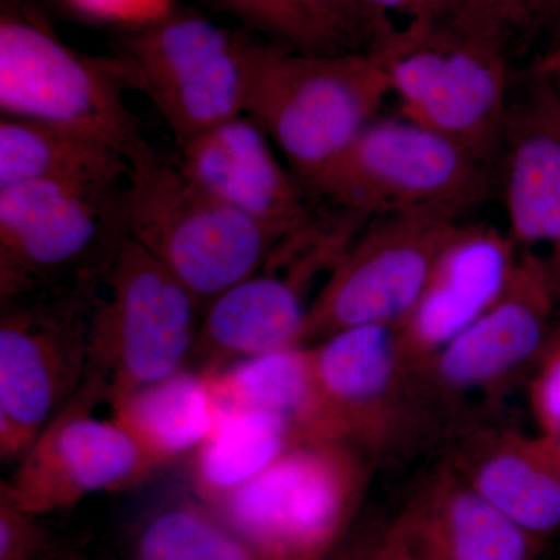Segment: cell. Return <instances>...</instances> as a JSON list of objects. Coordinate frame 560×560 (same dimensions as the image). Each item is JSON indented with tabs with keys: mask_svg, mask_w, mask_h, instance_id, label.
I'll return each mask as SVG.
<instances>
[{
	"mask_svg": "<svg viewBox=\"0 0 560 560\" xmlns=\"http://www.w3.org/2000/svg\"><path fill=\"white\" fill-rule=\"evenodd\" d=\"M125 158L128 237L164 265L202 307L270 267L280 249L293 243L217 200L178 161L145 139Z\"/></svg>",
	"mask_w": 560,
	"mask_h": 560,
	"instance_id": "cell-1",
	"label": "cell"
},
{
	"mask_svg": "<svg viewBox=\"0 0 560 560\" xmlns=\"http://www.w3.org/2000/svg\"><path fill=\"white\" fill-rule=\"evenodd\" d=\"M389 92L374 51L312 54L254 39L245 116L307 180L371 124Z\"/></svg>",
	"mask_w": 560,
	"mask_h": 560,
	"instance_id": "cell-2",
	"label": "cell"
},
{
	"mask_svg": "<svg viewBox=\"0 0 560 560\" xmlns=\"http://www.w3.org/2000/svg\"><path fill=\"white\" fill-rule=\"evenodd\" d=\"M124 186L0 187V300L95 296L128 241Z\"/></svg>",
	"mask_w": 560,
	"mask_h": 560,
	"instance_id": "cell-3",
	"label": "cell"
},
{
	"mask_svg": "<svg viewBox=\"0 0 560 560\" xmlns=\"http://www.w3.org/2000/svg\"><path fill=\"white\" fill-rule=\"evenodd\" d=\"M254 39L173 5L127 25L110 57L128 91L145 95L176 143L245 114Z\"/></svg>",
	"mask_w": 560,
	"mask_h": 560,
	"instance_id": "cell-4",
	"label": "cell"
},
{
	"mask_svg": "<svg viewBox=\"0 0 560 560\" xmlns=\"http://www.w3.org/2000/svg\"><path fill=\"white\" fill-rule=\"evenodd\" d=\"M366 485L355 445L302 442L209 508L260 560H324L345 536Z\"/></svg>",
	"mask_w": 560,
	"mask_h": 560,
	"instance_id": "cell-5",
	"label": "cell"
},
{
	"mask_svg": "<svg viewBox=\"0 0 560 560\" xmlns=\"http://www.w3.org/2000/svg\"><path fill=\"white\" fill-rule=\"evenodd\" d=\"M405 120L488 165L500 150L510 109L504 49L448 24H412L371 47Z\"/></svg>",
	"mask_w": 560,
	"mask_h": 560,
	"instance_id": "cell-6",
	"label": "cell"
},
{
	"mask_svg": "<svg viewBox=\"0 0 560 560\" xmlns=\"http://www.w3.org/2000/svg\"><path fill=\"white\" fill-rule=\"evenodd\" d=\"M205 307L130 237L92 305L84 383L106 405L189 364Z\"/></svg>",
	"mask_w": 560,
	"mask_h": 560,
	"instance_id": "cell-7",
	"label": "cell"
},
{
	"mask_svg": "<svg viewBox=\"0 0 560 560\" xmlns=\"http://www.w3.org/2000/svg\"><path fill=\"white\" fill-rule=\"evenodd\" d=\"M127 92L110 55L73 49L28 0H2V117L72 128L127 154L143 139Z\"/></svg>",
	"mask_w": 560,
	"mask_h": 560,
	"instance_id": "cell-8",
	"label": "cell"
},
{
	"mask_svg": "<svg viewBox=\"0 0 560 560\" xmlns=\"http://www.w3.org/2000/svg\"><path fill=\"white\" fill-rule=\"evenodd\" d=\"M305 183L361 219L418 210L460 215L481 205L490 191L486 164L452 140L405 119L371 121Z\"/></svg>",
	"mask_w": 560,
	"mask_h": 560,
	"instance_id": "cell-9",
	"label": "cell"
},
{
	"mask_svg": "<svg viewBox=\"0 0 560 560\" xmlns=\"http://www.w3.org/2000/svg\"><path fill=\"white\" fill-rule=\"evenodd\" d=\"M459 217L445 210L383 217L350 242L312 301L304 346L350 327L397 326L463 230Z\"/></svg>",
	"mask_w": 560,
	"mask_h": 560,
	"instance_id": "cell-10",
	"label": "cell"
},
{
	"mask_svg": "<svg viewBox=\"0 0 560 560\" xmlns=\"http://www.w3.org/2000/svg\"><path fill=\"white\" fill-rule=\"evenodd\" d=\"M95 296L0 300L2 463L20 460L83 385Z\"/></svg>",
	"mask_w": 560,
	"mask_h": 560,
	"instance_id": "cell-11",
	"label": "cell"
},
{
	"mask_svg": "<svg viewBox=\"0 0 560 560\" xmlns=\"http://www.w3.org/2000/svg\"><path fill=\"white\" fill-rule=\"evenodd\" d=\"M102 405L105 397L83 383L18 460L13 477L0 482L22 511L38 517L68 510L95 493L143 485L164 467L110 412L101 418Z\"/></svg>",
	"mask_w": 560,
	"mask_h": 560,
	"instance_id": "cell-12",
	"label": "cell"
},
{
	"mask_svg": "<svg viewBox=\"0 0 560 560\" xmlns=\"http://www.w3.org/2000/svg\"><path fill=\"white\" fill-rule=\"evenodd\" d=\"M361 220L345 212L334 226L320 228L311 241L209 302L187 368L213 371L232 361L304 346L313 280L330 271Z\"/></svg>",
	"mask_w": 560,
	"mask_h": 560,
	"instance_id": "cell-13",
	"label": "cell"
},
{
	"mask_svg": "<svg viewBox=\"0 0 560 560\" xmlns=\"http://www.w3.org/2000/svg\"><path fill=\"white\" fill-rule=\"evenodd\" d=\"M559 298L547 259L521 250L500 296L425 364L423 375L445 390L474 393L536 366L550 340Z\"/></svg>",
	"mask_w": 560,
	"mask_h": 560,
	"instance_id": "cell-14",
	"label": "cell"
},
{
	"mask_svg": "<svg viewBox=\"0 0 560 560\" xmlns=\"http://www.w3.org/2000/svg\"><path fill=\"white\" fill-rule=\"evenodd\" d=\"M184 173L217 200L289 242L318 230L304 194L276 158L270 139L248 116L209 128L178 147Z\"/></svg>",
	"mask_w": 560,
	"mask_h": 560,
	"instance_id": "cell-15",
	"label": "cell"
},
{
	"mask_svg": "<svg viewBox=\"0 0 560 560\" xmlns=\"http://www.w3.org/2000/svg\"><path fill=\"white\" fill-rule=\"evenodd\" d=\"M523 86L511 98L500 147L508 235L517 248L547 246L560 293V94L530 72Z\"/></svg>",
	"mask_w": 560,
	"mask_h": 560,
	"instance_id": "cell-16",
	"label": "cell"
},
{
	"mask_svg": "<svg viewBox=\"0 0 560 560\" xmlns=\"http://www.w3.org/2000/svg\"><path fill=\"white\" fill-rule=\"evenodd\" d=\"M320 393L340 440L360 448L399 427L411 375L396 326L350 327L311 345Z\"/></svg>",
	"mask_w": 560,
	"mask_h": 560,
	"instance_id": "cell-17",
	"label": "cell"
},
{
	"mask_svg": "<svg viewBox=\"0 0 560 560\" xmlns=\"http://www.w3.org/2000/svg\"><path fill=\"white\" fill-rule=\"evenodd\" d=\"M510 235L464 224L444 250L418 304L397 324L405 355L423 370L500 296L517 260Z\"/></svg>",
	"mask_w": 560,
	"mask_h": 560,
	"instance_id": "cell-18",
	"label": "cell"
},
{
	"mask_svg": "<svg viewBox=\"0 0 560 560\" xmlns=\"http://www.w3.org/2000/svg\"><path fill=\"white\" fill-rule=\"evenodd\" d=\"M386 537L436 560H536L545 547V539L497 510L455 467L419 490Z\"/></svg>",
	"mask_w": 560,
	"mask_h": 560,
	"instance_id": "cell-19",
	"label": "cell"
},
{
	"mask_svg": "<svg viewBox=\"0 0 560 560\" xmlns=\"http://www.w3.org/2000/svg\"><path fill=\"white\" fill-rule=\"evenodd\" d=\"M455 469L521 528L540 539L560 530V466L536 436L482 434Z\"/></svg>",
	"mask_w": 560,
	"mask_h": 560,
	"instance_id": "cell-20",
	"label": "cell"
},
{
	"mask_svg": "<svg viewBox=\"0 0 560 560\" xmlns=\"http://www.w3.org/2000/svg\"><path fill=\"white\" fill-rule=\"evenodd\" d=\"M208 372L219 407L270 412L305 442L341 441L320 393L311 346L232 361Z\"/></svg>",
	"mask_w": 560,
	"mask_h": 560,
	"instance_id": "cell-21",
	"label": "cell"
},
{
	"mask_svg": "<svg viewBox=\"0 0 560 560\" xmlns=\"http://www.w3.org/2000/svg\"><path fill=\"white\" fill-rule=\"evenodd\" d=\"M127 175L125 154L101 139L46 121L0 120V187L33 180L121 186Z\"/></svg>",
	"mask_w": 560,
	"mask_h": 560,
	"instance_id": "cell-22",
	"label": "cell"
},
{
	"mask_svg": "<svg viewBox=\"0 0 560 560\" xmlns=\"http://www.w3.org/2000/svg\"><path fill=\"white\" fill-rule=\"evenodd\" d=\"M109 411L165 467L200 447L220 407L208 372L184 368L132 390L110 404Z\"/></svg>",
	"mask_w": 560,
	"mask_h": 560,
	"instance_id": "cell-23",
	"label": "cell"
},
{
	"mask_svg": "<svg viewBox=\"0 0 560 560\" xmlns=\"http://www.w3.org/2000/svg\"><path fill=\"white\" fill-rule=\"evenodd\" d=\"M302 442L289 422L270 412L220 407L209 436L190 455L191 492L212 506Z\"/></svg>",
	"mask_w": 560,
	"mask_h": 560,
	"instance_id": "cell-24",
	"label": "cell"
},
{
	"mask_svg": "<svg viewBox=\"0 0 560 560\" xmlns=\"http://www.w3.org/2000/svg\"><path fill=\"white\" fill-rule=\"evenodd\" d=\"M127 550L128 560H260L200 500L151 511L136 525Z\"/></svg>",
	"mask_w": 560,
	"mask_h": 560,
	"instance_id": "cell-25",
	"label": "cell"
},
{
	"mask_svg": "<svg viewBox=\"0 0 560 560\" xmlns=\"http://www.w3.org/2000/svg\"><path fill=\"white\" fill-rule=\"evenodd\" d=\"M223 9L283 46L312 54L338 51V40L316 21L304 0H217Z\"/></svg>",
	"mask_w": 560,
	"mask_h": 560,
	"instance_id": "cell-26",
	"label": "cell"
},
{
	"mask_svg": "<svg viewBox=\"0 0 560 560\" xmlns=\"http://www.w3.org/2000/svg\"><path fill=\"white\" fill-rule=\"evenodd\" d=\"M560 0H463L447 22L474 39L506 47L517 33L550 27Z\"/></svg>",
	"mask_w": 560,
	"mask_h": 560,
	"instance_id": "cell-27",
	"label": "cell"
},
{
	"mask_svg": "<svg viewBox=\"0 0 560 560\" xmlns=\"http://www.w3.org/2000/svg\"><path fill=\"white\" fill-rule=\"evenodd\" d=\"M529 405L537 425V441L560 466V319L534 366Z\"/></svg>",
	"mask_w": 560,
	"mask_h": 560,
	"instance_id": "cell-28",
	"label": "cell"
},
{
	"mask_svg": "<svg viewBox=\"0 0 560 560\" xmlns=\"http://www.w3.org/2000/svg\"><path fill=\"white\" fill-rule=\"evenodd\" d=\"M463 0H359L364 35L370 36L371 47L412 24H447ZM400 28V31H401Z\"/></svg>",
	"mask_w": 560,
	"mask_h": 560,
	"instance_id": "cell-29",
	"label": "cell"
},
{
	"mask_svg": "<svg viewBox=\"0 0 560 560\" xmlns=\"http://www.w3.org/2000/svg\"><path fill=\"white\" fill-rule=\"evenodd\" d=\"M36 515L22 511L0 490V560H49L46 534L35 522Z\"/></svg>",
	"mask_w": 560,
	"mask_h": 560,
	"instance_id": "cell-30",
	"label": "cell"
},
{
	"mask_svg": "<svg viewBox=\"0 0 560 560\" xmlns=\"http://www.w3.org/2000/svg\"><path fill=\"white\" fill-rule=\"evenodd\" d=\"M65 2L95 20L119 22L124 27L160 16L173 5L172 0H65Z\"/></svg>",
	"mask_w": 560,
	"mask_h": 560,
	"instance_id": "cell-31",
	"label": "cell"
},
{
	"mask_svg": "<svg viewBox=\"0 0 560 560\" xmlns=\"http://www.w3.org/2000/svg\"><path fill=\"white\" fill-rule=\"evenodd\" d=\"M316 21L342 46L363 33L359 0H304Z\"/></svg>",
	"mask_w": 560,
	"mask_h": 560,
	"instance_id": "cell-32",
	"label": "cell"
},
{
	"mask_svg": "<svg viewBox=\"0 0 560 560\" xmlns=\"http://www.w3.org/2000/svg\"><path fill=\"white\" fill-rule=\"evenodd\" d=\"M530 73L560 81V38L552 40L551 46L536 58L530 66Z\"/></svg>",
	"mask_w": 560,
	"mask_h": 560,
	"instance_id": "cell-33",
	"label": "cell"
},
{
	"mask_svg": "<svg viewBox=\"0 0 560 560\" xmlns=\"http://www.w3.org/2000/svg\"><path fill=\"white\" fill-rule=\"evenodd\" d=\"M375 560H436L425 558V556L416 555L407 548L400 547L399 544L385 537L383 540L382 548L378 550Z\"/></svg>",
	"mask_w": 560,
	"mask_h": 560,
	"instance_id": "cell-34",
	"label": "cell"
},
{
	"mask_svg": "<svg viewBox=\"0 0 560 560\" xmlns=\"http://www.w3.org/2000/svg\"><path fill=\"white\" fill-rule=\"evenodd\" d=\"M548 31L551 32L552 40L560 38V3L558 11H556L555 18H552L550 27H548Z\"/></svg>",
	"mask_w": 560,
	"mask_h": 560,
	"instance_id": "cell-35",
	"label": "cell"
},
{
	"mask_svg": "<svg viewBox=\"0 0 560 560\" xmlns=\"http://www.w3.org/2000/svg\"><path fill=\"white\" fill-rule=\"evenodd\" d=\"M49 560H81L79 558H73V556H57L55 555L54 558Z\"/></svg>",
	"mask_w": 560,
	"mask_h": 560,
	"instance_id": "cell-36",
	"label": "cell"
},
{
	"mask_svg": "<svg viewBox=\"0 0 560 560\" xmlns=\"http://www.w3.org/2000/svg\"><path fill=\"white\" fill-rule=\"evenodd\" d=\"M551 81V80H550ZM552 84H555L556 86V90L559 91V94H560V81H551Z\"/></svg>",
	"mask_w": 560,
	"mask_h": 560,
	"instance_id": "cell-37",
	"label": "cell"
}]
</instances>
